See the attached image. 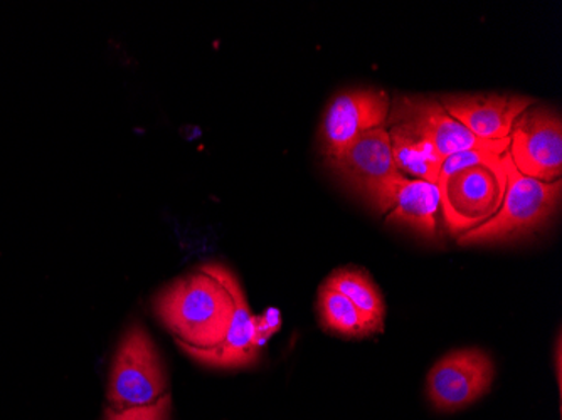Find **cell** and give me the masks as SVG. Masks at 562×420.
Masks as SVG:
<instances>
[{
	"instance_id": "1",
	"label": "cell",
	"mask_w": 562,
	"mask_h": 420,
	"mask_svg": "<svg viewBox=\"0 0 562 420\" xmlns=\"http://www.w3.org/2000/svg\"><path fill=\"white\" fill-rule=\"evenodd\" d=\"M151 308L182 352L213 350L223 343L235 315V299L221 276V264H204L170 281Z\"/></svg>"
},
{
	"instance_id": "2",
	"label": "cell",
	"mask_w": 562,
	"mask_h": 420,
	"mask_svg": "<svg viewBox=\"0 0 562 420\" xmlns=\"http://www.w3.org/2000/svg\"><path fill=\"white\" fill-rule=\"evenodd\" d=\"M505 194L501 208L487 223L458 236V245H488V242L513 241L536 232L544 226L561 202L562 182H541L522 175L504 155Z\"/></svg>"
},
{
	"instance_id": "3",
	"label": "cell",
	"mask_w": 562,
	"mask_h": 420,
	"mask_svg": "<svg viewBox=\"0 0 562 420\" xmlns=\"http://www.w3.org/2000/svg\"><path fill=\"white\" fill-rule=\"evenodd\" d=\"M169 377L162 356L144 325L134 323L120 338L109 377L112 409L156 404L169 394Z\"/></svg>"
},
{
	"instance_id": "4",
	"label": "cell",
	"mask_w": 562,
	"mask_h": 420,
	"mask_svg": "<svg viewBox=\"0 0 562 420\" xmlns=\"http://www.w3.org/2000/svg\"><path fill=\"white\" fill-rule=\"evenodd\" d=\"M505 194L504 157L458 170L440 191L441 214L451 234L487 223L497 214Z\"/></svg>"
},
{
	"instance_id": "5",
	"label": "cell",
	"mask_w": 562,
	"mask_h": 420,
	"mask_svg": "<svg viewBox=\"0 0 562 420\" xmlns=\"http://www.w3.org/2000/svg\"><path fill=\"white\" fill-rule=\"evenodd\" d=\"M508 155L522 175L555 182L562 175V120L542 104H532L514 123Z\"/></svg>"
},
{
	"instance_id": "6",
	"label": "cell",
	"mask_w": 562,
	"mask_h": 420,
	"mask_svg": "<svg viewBox=\"0 0 562 420\" xmlns=\"http://www.w3.org/2000/svg\"><path fill=\"white\" fill-rule=\"evenodd\" d=\"M495 365L480 349L453 350L441 356L426 377V397L440 412H454L472 406L488 394Z\"/></svg>"
},
{
	"instance_id": "7",
	"label": "cell",
	"mask_w": 562,
	"mask_h": 420,
	"mask_svg": "<svg viewBox=\"0 0 562 420\" xmlns=\"http://www.w3.org/2000/svg\"><path fill=\"white\" fill-rule=\"evenodd\" d=\"M387 120L407 123L437 148L438 154L447 159L450 155L467 150H492L507 154L510 140H482L448 115L437 98L397 97L391 100Z\"/></svg>"
},
{
	"instance_id": "8",
	"label": "cell",
	"mask_w": 562,
	"mask_h": 420,
	"mask_svg": "<svg viewBox=\"0 0 562 420\" xmlns=\"http://www.w3.org/2000/svg\"><path fill=\"white\" fill-rule=\"evenodd\" d=\"M390 112L391 97L378 88H356L336 94L322 118L321 141L325 157L337 159L359 135L386 126Z\"/></svg>"
},
{
	"instance_id": "9",
	"label": "cell",
	"mask_w": 562,
	"mask_h": 420,
	"mask_svg": "<svg viewBox=\"0 0 562 420\" xmlns=\"http://www.w3.org/2000/svg\"><path fill=\"white\" fill-rule=\"evenodd\" d=\"M369 202L391 224L409 227L425 238H437L438 214L441 211L437 183L400 175L384 183Z\"/></svg>"
},
{
	"instance_id": "10",
	"label": "cell",
	"mask_w": 562,
	"mask_h": 420,
	"mask_svg": "<svg viewBox=\"0 0 562 420\" xmlns=\"http://www.w3.org/2000/svg\"><path fill=\"white\" fill-rule=\"evenodd\" d=\"M448 115L482 140H505L516 120L538 103L519 94H447L440 98Z\"/></svg>"
},
{
	"instance_id": "11",
	"label": "cell",
	"mask_w": 562,
	"mask_h": 420,
	"mask_svg": "<svg viewBox=\"0 0 562 420\" xmlns=\"http://www.w3.org/2000/svg\"><path fill=\"white\" fill-rule=\"evenodd\" d=\"M330 163L336 172L368 201L384 183L403 175L394 163L386 126H379L359 135L337 159L330 160Z\"/></svg>"
},
{
	"instance_id": "12",
	"label": "cell",
	"mask_w": 562,
	"mask_h": 420,
	"mask_svg": "<svg viewBox=\"0 0 562 420\" xmlns=\"http://www.w3.org/2000/svg\"><path fill=\"white\" fill-rule=\"evenodd\" d=\"M221 276L235 299V315L223 343L213 350L189 353L191 359L216 368H243L258 359V328L255 315L246 302L241 284L227 268L221 266Z\"/></svg>"
},
{
	"instance_id": "13",
	"label": "cell",
	"mask_w": 562,
	"mask_h": 420,
	"mask_svg": "<svg viewBox=\"0 0 562 420\" xmlns=\"http://www.w3.org/2000/svg\"><path fill=\"white\" fill-rule=\"evenodd\" d=\"M386 128L396 169L409 179L437 183L445 160L437 148L407 123L387 120Z\"/></svg>"
},
{
	"instance_id": "14",
	"label": "cell",
	"mask_w": 562,
	"mask_h": 420,
	"mask_svg": "<svg viewBox=\"0 0 562 420\" xmlns=\"http://www.w3.org/2000/svg\"><path fill=\"white\" fill-rule=\"evenodd\" d=\"M317 309L322 328L331 333L347 338H364L382 331L366 313L327 284H322L318 290Z\"/></svg>"
},
{
	"instance_id": "15",
	"label": "cell",
	"mask_w": 562,
	"mask_h": 420,
	"mask_svg": "<svg viewBox=\"0 0 562 420\" xmlns=\"http://www.w3.org/2000/svg\"><path fill=\"white\" fill-rule=\"evenodd\" d=\"M324 284L346 296L357 308L366 313L374 323L384 328L386 303L382 298L378 284L372 281V277L364 270L350 266L340 268V270L334 271Z\"/></svg>"
},
{
	"instance_id": "16",
	"label": "cell",
	"mask_w": 562,
	"mask_h": 420,
	"mask_svg": "<svg viewBox=\"0 0 562 420\" xmlns=\"http://www.w3.org/2000/svg\"><path fill=\"white\" fill-rule=\"evenodd\" d=\"M170 410H172V397L167 394L150 406L120 410L110 407L106 410V420H170Z\"/></svg>"
}]
</instances>
